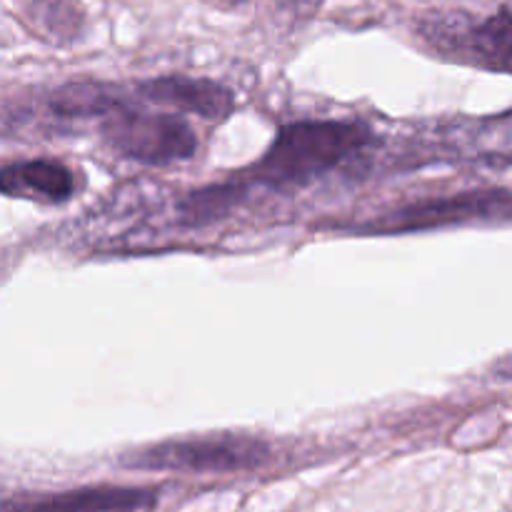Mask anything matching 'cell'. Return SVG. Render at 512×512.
I'll return each instance as SVG.
<instances>
[{"label": "cell", "instance_id": "6da1fadb", "mask_svg": "<svg viewBox=\"0 0 512 512\" xmlns=\"http://www.w3.org/2000/svg\"><path fill=\"white\" fill-rule=\"evenodd\" d=\"M368 140V128L358 123L305 120L285 125L253 175L273 188H298L358 153Z\"/></svg>", "mask_w": 512, "mask_h": 512}, {"label": "cell", "instance_id": "7a4b0ae2", "mask_svg": "<svg viewBox=\"0 0 512 512\" xmlns=\"http://www.w3.org/2000/svg\"><path fill=\"white\" fill-rule=\"evenodd\" d=\"M268 445L243 435L170 440L123 455L120 463L133 470H173V473H240L268 460Z\"/></svg>", "mask_w": 512, "mask_h": 512}, {"label": "cell", "instance_id": "3957f363", "mask_svg": "<svg viewBox=\"0 0 512 512\" xmlns=\"http://www.w3.org/2000/svg\"><path fill=\"white\" fill-rule=\"evenodd\" d=\"M103 140L125 158L170 165L195 155L198 140L190 125L173 113H143L113 105L100 125Z\"/></svg>", "mask_w": 512, "mask_h": 512}, {"label": "cell", "instance_id": "277c9868", "mask_svg": "<svg viewBox=\"0 0 512 512\" xmlns=\"http://www.w3.org/2000/svg\"><path fill=\"white\" fill-rule=\"evenodd\" d=\"M423 35L438 53L480 65V68L510 73L512 23L508 5H503L498 15L483 23H470L460 15L433 18L423 25Z\"/></svg>", "mask_w": 512, "mask_h": 512}, {"label": "cell", "instance_id": "5b68a950", "mask_svg": "<svg viewBox=\"0 0 512 512\" xmlns=\"http://www.w3.org/2000/svg\"><path fill=\"white\" fill-rule=\"evenodd\" d=\"M495 218H510L508 190H483V193H463L453 195V198L423 200V203L395 210V213L365 225L363 230H370V233H410V230L443 228V225Z\"/></svg>", "mask_w": 512, "mask_h": 512}, {"label": "cell", "instance_id": "8992f818", "mask_svg": "<svg viewBox=\"0 0 512 512\" xmlns=\"http://www.w3.org/2000/svg\"><path fill=\"white\" fill-rule=\"evenodd\" d=\"M155 503L153 490L83 488L45 498L3 500L0 512H135Z\"/></svg>", "mask_w": 512, "mask_h": 512}, {"label": "cell", "instance_id": "52a82bcc", "mask_svg": "<svg viewBox=\"0 0 512 512\" xmlns=\"http://www.w3.org/2000/svg\"><path fill=\"white\" fill-rule=\"evenodd\" d=\"M143 93L155 103L173 105L178 110L200 115L205 120H223L233 110V93L213 80L158 78L143 85Z\"/></svg>", "mask_w": 512, "mask_h": 512}, {"label": "cell", "instance_id": "ba28073f", "mask_svg": "<svg viewBox=\"0 0 512 512\" xmlns=\"http://www.w3.org/2000/svg\"><path fill=\"white\" fill-rule=\"evenodd\" d=\"M0 190L35 203H65L73 195L75 180L73 173L55 160H25L0 170Z\"/></svg>", "mask_w": 512, "mask_h": 512}, {"label": "cell", "instance_id": "9c48e42d", "mask_svg": "<svg viewBox=\"0 0 512 512\" xmlns=\"http://www.w3.org/2000/svg\"><path fill=\"white\" fill-rule=\"evenodd\" d=\"M30 18L50 38H73L80 28V10L70 0H30Z\"/></svg>", "mask_w": 512, "mask_h": 512}, {"label": "cell", "instance_id": "30bf717a", "mask_svg": "<svg viewBox=\"0 0 512 512\" xmlns=\"http://www.w3.org/2000/svg\"><path fill=\"white\" fill-rule=\"evenodd\" d=\"M243 188H235V185H220V188H208L193 193V198L185 200V215H188V223H205V220H213L215 215H220L223 210L233 208L235 200L240 198Z\"/></svg>", "mask_w": 512, "mask_h": 512}, {"label": "cell", "instance_id": "8fae6325", "mask_svg": "<svg viewBox=\"0 0 512 512\" xmlns=\"http://www.w3.org/2000/svg\"><path fill=\"white\" fill-rule=\"evenodd\" d=\"M318 3H320V0H293V8H303V10H308V13H310V10L318 8Z\"/></svg>", "mask_w": 512, "mask_h": 512}]
</instances>
